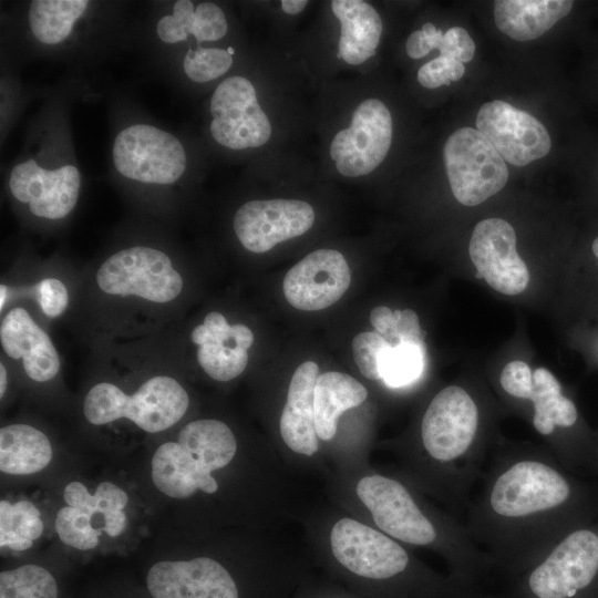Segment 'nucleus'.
<instances>
[{
  "label": "nucleus",
  "instance_id": "dca6fc26",
  "mask_svg": "<svg viewBox=\"0 0 598 598\" xmlns=\"http://www.w3.org/2000/svg\"><path fill=\"white\" fill-rule=\"evenodd\" d=\"M350 282L351 272L343 255L333 249H318L287 271L282 289L296 309L317 311L337 302Z\"/></svg>",
  "mask_w": 598,
  "mask_h": 598
},
{
  "label": "nucleus",
  "instance_id": "09e8293b",
  "mask_svg": "<svg viewBox=\"0 0 598 598\" xmlns=\"http://www.w3.org/2000/svg\"><path fill=\"white\" fill-rule=\"evenodd\" d=\"M321 598H346V597L339 596V595H331V596H323Z\"/></svg>",
  "mask_w": 598,
  "mask_h": 598
},
{
  "label": "nucleus",
  "instance_id": "9d476101",
  "mask_svg": "<svg viewBox=\"0 0 598 598\" xmlns=\"http://www.w3.org/2000/svg\"><path fill=\"white\" fill-rule=\"evenodd\" d=\"M392 141V117L383 102L365 100L355 109L351 125L338 132L330 146L338 172L347 177L367 175L385 158Z\"/></svg>",
  "mask_w": 598,
  "mask_h": 598
},
{
  "label": "nucleus",
  "instance_id": "412c9836",
  "mask_svg": "<svg viewBox=\"0 0 598 598\" xmlns=\"http://www.w3.org/2000/svg\"><path fill=\"white\" fill-rule=\"evenodd\" d=\"M152 480L157 489L173 498H187L198 488L208 494L218 488L212 474L177 441L163 443L155 451Z\"/></svg>",
  "mask_w": 598,
  "mask_h": 598
},
{
  "label": "nucleus",
  "instance_id": "423d86ee",
  "mask_svg": "<svg viewBox=\"0 0 598 598\" xmlns=\"http://www.w3.org/2000/svg\"><path fill=\"white\" fill-rule=\"evenodd\" d=\"M189 406L184 386L173 377L156 374L145 379L133 393L117 384H94L83 401V414L93 425L126 419L148 433L165 431L176 424Z\"/></svg>",
  "mask_w": 598,
  "mask_h": 598
},
{
  "label": "nucleus",
  "instance_id": "37998d69",
  "mask_svg": "<svg viewBox=\"0 0 598 598\" xmlns=\"http://www.w3.org/2000/svg\"><path fill=\"white\" fill-rule=\"evenodd\" d=\"M307 4L306 0H281V9L288 14H298Z\"/></svg>",
  "mask_w": 598,
  "mask_h": 598
},
{
  "label": "nucleus",
  "instance_id": "aec40b11",
  "mask_svg": "<svg viewBox=\"0 0 598 598\" xmlns=\"http://www.w3.org/2000/svg\"><path fill=\"white\" fill-rule=\"evenodd\" d=\"M319 368L313 361L301 363L295 371L280 416V434L296 453L311 456L318 450L313 392Z\"/></svg>",
  "mask_w": 598,
  "mask_h": 598
},
{
  "label": "nucleus",
  "instance_id": "e433bc0d",
  "mask_svg": "<svg viewBox=\"0 0 598 598\" xmlns=\"http://www.w3.org/2000/svg\"><path fill=\"white\" fill-rule=\"evenodd\" d=\"M465 72L463 63L446 56L435 58L417 72L419 83L426 89H436L442 85H450L453 81H458Z\"/></svg>",
  "mask_w": 598,
  "mask_h": 598
},
{
  "label": "nucleus",
  "instance_id": "2eb2a0df",
  "mask_svg": "<svg viewBox=\"0 0 598 598\" xmlns=\"http://www.w3.org/2000/svg\"><path fill=\"white\" fill-rule=\"evenodd\" d=\"M145 584L151 598H243L234 575L210 557L155 563Z\"/></svg>",
  "mask_w": 598,
  "mask_h": 598
},
{
  "label": "nucleus",
  "instance_id": "39448f33",
  "mask_svg": "<svg viewBox=\"0 0 598 598\" xmlns=\"http://www.w3.org/2000/svg\"><path fill=\"white\" fill-rule=\"evenodd\" d=\"M499 598H598V516L558 539Z\"/></svg>",
  "mask_w": 598,
  "mask_h": 598
},
{
  "label": "nucleus",
  "instance_id": "f257e3e1",
  "mask_svg": "<svg viewBox=\"0 0 598 598\" xmlns=\"http://www.w3.org/2000/svg\"><path fill=\"white\" fill-rule=\"evenodd\" d=\"M597 516L598 487L550 452L518 447L491 457L465 526L509 581L569 530Z\"/></svg>",
  "mask_w": 598,
  "mask_h": 598
},
{
  "label": "nucleus",
  "instance_id": "b1692460",
  "mask_svg": "<svg viewBox=\"0 0 598 598\" xmlns=\"http://www.w3.org/2000/svg\"><path fill=\"white\" fill-rule=\"evenodd\" d=\"M313 395L318 437L329 441L337 433L339 416L344 411L363 403L368 391L351 375L329 371L318 375Z\"/></svg>",
  "mask_w": 598,
  "mask_h": 598
},
{
  "label": "nucleus",
  "instance_id": "a18cd8bd",
  "mask_svg": "<svg viewBox=\"0 0 598 598\" xmlns=\"http://www.w3.org/2000/svg\"><path fill=\"white\" fill-rule=\"evenodd\" d=\"M8 299H9V288H8L7 285L1 283V286H0V309H1V312H2L3 308L6 307Z\"/></svg>",
  "mask_w": 598,
  "mask_h": 598
},
{
  "label": "nucleus",
  "instance_id": "9b49d317",
  "mask_svg": "<svg viewBox=\"0 0 598 598\" xmlns=\"http://www.w3.org/2000/svg\"><path fill=\"white\" fill-rule=\"evenodd\" d=\"M210 133L215 141L231 150L264 145L271 125L259 106L254 85L243 76L223 81L210 100Z\"/></svg>",
  "mask_w": 598,
  "mask_h": 598
},
{
  "label": "nucleus",
  "instance_id": "0eeeda50",
  "mask_svg": "<svg viewBox=\"0 0 598 598\" xmlns=\"http://www.w3.org/2000/svg\"><path fill=\"white\" fill-rule=\"evenodd\" d=\"M93 281L104 298L148 307L173 305L184 289V278L172 258L141 245L110 255L95 270Z\"/></svg>",
  "mask_w": 598,
  "mask_h": 598
},
{
  "label": "nucleus",
  "instance_id": "de8ad7c7",
  "mask_svg": "<svg viewBox=\"0 0 598 598\" xmlns=\"http://www.w3.org/2000/svg\"><path fill=\"white\" fill-rule=\"evenodd\" d=\"M592 252L598 258V237L592 243Z\"/></svg>",
  "mask_w": 598,
  "mask_h": 598
},
{
  "label": "nucleus",
  "instance_id": "ea45409f",
  "mask_svg": "<svg viewBox=\"0 0 598 598\" xmlns=\"http://www.w3.org/2000/svg\"><path fill=\"white\" fill-rule=\"evenodd\" d=\"M370 322L391 347L400 342L395 332V316L389 307L379 306L371 310Z\"/></svg>",
  "mask_w": 598,
  "mask_h": 598
},
{
  "label": "nucleus",
  "instance_id": "58836bf2",
  "mask_svg": "<svg viewBox=\"0 0 598 598\" xmlns=\"http://www.w3.org/2000/svg\"><path fill=\"white\" fill-rule=\"evenodd\" d=\"M395 332L400 342L425 346V331L422 330L419 317L412 309L395 310Z\"/></svg>",
  "mask_w": 598,
  "mask_h": 598
},
{
  "label": "nucleus",
  "instance_id": "4c0bfd02",
  "mask_svg": "<svg viewBox=\"0 0 598 598\" xmlns=\"http://www.w3.org/2000/svg\"><path fill=\"white\" fill-rule=\"evenodd\" d=\"M439 50L441 56L465 63L473 59L475 43L465 29L453 27L443 34Z\"/></svg>",
  "mask_w": 598,
  "mask_h": 598
},
{
  "label": "nucleus",
  "instance_id": "5701e85b",
  "mask_svg": "<svg viewBox=\"0 0 598 598\" xmlns=\"http://www.w3.org/2000/svg\"><path fill=\"white\" fill-rule=\"evenodd\" d=\"M569 0H498L494 3L496 27L517 41L533 40L548 31L573 8Z\"/></svg>",
  "mask_w": 598,
  "mask_h": 598
},
{
  "label": "nucleus",
  "instance_id": "c756f323",
  "mask_svg": "<svg viewBox=\"0 0 598 598\" xmlns=\"http://www.w3.org/2000/svg\"><path fill=\"white\" fill-rule=\"evenodd\" d=\"M425 346L401 342L383 351L379 361L380 380L391 389L415 383L425 364Z\"/></svg>",
  "mask_w": 598,
  "mask_h": 598
},
{
  "label": "nucleus",
  "instance_id": "79ce46f5",
  "mask_svg": "<svg viewBox=\"0 0 598 598\" xmlns=\"http://www.w3.org/2000/svg\"><path fill=\"white\" fill-rule=\"evenodd\" d=\"M103 516V530L110 536H117L123 533L126 526V516L123 511H113L105 513Z\"/></svg>",
  "mask_w": 598,
  "mask_h": 598
},
{
  "label": "nucleus",
  "instance_id": "7ed1b4c3",
  "mask_svg": "<svg viewBox=\"0 0 598 598\" xmlns=\"http://www.w3.org/2000/svg\"><path fill=\"white\" fill-rule=\"evenodd\" d=\"M420 446L432 487L457 512L468 506L486 458L482 411L474 395L456 384L440 390L422 415Z\"/></svg>",
  "mask_w": 598,
  "mask_h": 598
},
{
  "label": "nucleus",
  "instance_id": "bb28decb",
  "mask_svg": "<svg viewBox=\"0 0 598 598\" xmlns=\"http://www.w3.org/2000/svg\"><path fill=\"white\" fill-rule=\"evenodd\" d=\"M177 442L188 450L209 474L229 464L237 451L236 437L230 427L213 419L187 423L179 431Z\"/></svg>",
  "mask_w": 598,
  "mask_h": 598
},
{
  "label": "nucleus",
  "instance_id": "a19ab883",
  "mask_svg": "<svg viewBox=\"0 0 598 598\" xmlns=\"http://www.w3.org/2000/svg\"><path fill=\"white\" fill-rule=\"evenodd\" d=\"M405 50L410 58L420 59L425 56L432 48L430 47L422 30L413 31L406 40Z\"/></svg>",
  "mask_w": 598,
  "mask_h": 598
},
{
  "label": "nucleus",
  "instance_id": "a878e982",
  "mask_svg": "<svg viewBox=\"0 0 598 598\" xmlns=\"http://www.w3.org/2000/svg\"><path fill=\"white\" fill-rule=\"evenodd\" d=\"M52 458L48 436L29 424H9L0 430V470L28 475L43 470Z\"/></svg>",
  "mask_w": 598,
  "mask_h": 598
},
{
  "label": "nucleus",
  "instance_id": "4be33fe9",
  "mask_svg": "<svg viewBox=\"0 0 598 598\" xmlns=\"http://www.w3.org/2000/svg\"><path fill=\"white\" fill-rule=\"evenodd\" d=\"M331 9L341 24L337 58L357 65L374 55L382 33L377 10L362 0H333Z\"/></svg>",
  "mask_w": 598,
  "mask_h": 598
},
{
  "label": "nucleus",
  "instance_id": "8fccbe9b",
  "mask_svg": "<svg viewBox=\"0 0 598 598\" xmlns=\"http://www.w3.org/2000/svg\"><path fill=\"white\" fill-rule=\"evenodd\" d=\"M227 52H228L230 55H233V54H234V49H233L231 47H229V48L227 49Z\"/></svg>",
  "mask_w": 598,
  "mask_h": 598
},
{
  "label": "nucleus",
  "instance_id": "7c9ffc66",
  "mask_svg": "<svg viewBox=\"0 0 598 598\" xmlns=\"http://www.w3.org/2000/svg\"><path fill=\"white\" fill-rule=\"evenodd\" d=\"M0 598H59V586L48 569L27 564L1 571Z\"/></svg>",
  "mask_w": 598,
  "mask_h": 598
},
{
  "label": "nucleus",
  "instance_id": "f704fd0d",
  "mask_svg": "<svg viewBox=\"0 0 598 598\" xmlns=\"http://www.w3.org/2000/svg\"><path fill=\"white\" fill-rule=\"evenodd\" d=\"M391 347L377 331L358 333L352 340V354L360 372L368 379L379 380V361L385 349Z\"/></svg>",
  "mask_w": 598,
  "mask_h": 598
},
{
  "label": "nucleus",
  "instance_id": "ddd939ff",
  "mask_svg": "<svg viewBox=\"0 0 598 598\" xmlns=\"http://www.w3.org/2000/svg\"><path fill=\"white\" fill-rule=\"evenodd\" d=\"M476 127L503 159L515 166H525L550 151L546 127L529 113L504 101L483 104L476 116Z\"/></svg>",
  "mask_w": 598,
  "mask_h": 598
},
{
  "label": "nucleus",
  "instance_id": "6e6552de",
  "mask_svg": "<svg viewBox=\"0 0 598 598\" xmlns=\"http://www.w3.org/2000/svg\"><path fill=\"white\" fill-rule=\"evenodd\" d=\"M444 163L452 193L465 206H476L504 188L505 161L477 130L462 127L446 140Z\"/></svg>",
  "mask_w": 598,
  "mask_h": 598
},
{
  "label": "nucleus",
  "instance_id": "49530a36",
  "mask_svg": "<svg viewBox=\"0 0 598 598\" xmlns=\"http://www.w3.org/2000/svg\"><path fill=\"white\" fill-rule=\"evenodd\" d=\"M592 473L598 474V437L594 439Z\"/></svg>",
  "mask_w": 598,
  "mask_h": 598
},
{
  "label": "nucleus",
  "instance_id": "f8f14e48",
  "mask_svg": "<svg viewBox=\"0 0 598 598\" xmlns=\"http://www.w3.org/2000/svg\"><path fill=\"white\" fill-rule=\"evenodd\" d=\"M468 254L476 277L496 291L515 296L526 289L529 272L517 254L515 230L508 221L496 217L481 220L470 239Z\"/></svg>",
  "mask_w": 598,
  "mask_h": 598
},
{
  "label": "nucleus",
  "instance_id": "72a5a7b5",
  "mask_svg": "<svg viewBox=\"0 0 598 598\" xmlns=\"http://www.w3.org/2000/svg\"><path fill=\"white\" fill-rule=\"evenodd\" d=\"M233 58L227 50L199 48L188 50L183 62L184 72L194 82L205 83L226 73Z\"/></svg>",
  "mask_w": 598,
  "mask_h": 598
},
{
  "label": "nucleus",
  "instance_id": "a211bd4d",
  "mask_svg": "<svg viewBox=\"0 0 598 598\" xmlns=\"http://www.w3.org/2000/svg\"><path fill=\"white\" fill-rule=\"evenodd\" d=\"M189 339L203 371L213 380L226 382L247 368L254 333L246 324H230L223 313L210 311L193 328Z\"/></svg>",
  "mask_w": 598,
  "mask_h": 598
},
{
  "label": "nucleus",
  "instance_id": "cd10ccee",
  "mask_svg": "<svg viewBox=\"0 0 598 598\" xmlns=\"http://www.w3.org/2000/svg\"><path fill=\"white\" fill-rule=\"evenodd\" d=\"M87 4L85 0H34L29 8L31 32L41 43H60L69 37Z\"/></svg>",
  "mask_w": 598,
  "mask_h": 598
},
{
  "label": "nucleus",
  "instance_id": "2f4dec72",
  "mask_svg": "<svg viewBox=\"0 0 598 598\" xmlns=\"http://www.w3.org/2000/svg\"><path fill=\"white\" fill-rule=\"evenodd\" d=\"M63 497L68 506L75 507L91 516L122 511L128 502L127 494L111 482L99 484L91 495L80 482H71L64 487Z\"/></svg>",
  "mask_w": 598,
  "mask_h": 598
},
{
  "label": "nucleus",
  "instance_id": "393cba45",
  "mask_svg": "<svg viewBox=\"0 0 598 598\" xmlns=\"http://www.w3.org/2000/svg\"><path fill=\"white\" fill-rule=\"evenodd\" d=\"M159 39L166 43H177L193 34L197 42L216 41L227 32V21L223 10L213 2H202L196 8L189 0L174 3L173 14L164 16L156 25Z\"/></svg>",
  "mask_w": 598,
  "mask_h": 598
},
{
  "label": "nucleus",
  "instance_id": "20e7f679",
  "mask_svg": "<svg viewBox=\"0 0 598 598\" xmlns=\"http://www.w3.org/2000/svg\"><path fill=\"white\" fill-rule=\"evenodd\" d=\"M499 385L506 395L529 405L533 427L564 467L577 475L592 473L594 439L579 432L577 406L550 371H532L527 363L512 361L502 370Z\"/></svg>",
  "mask_w": 598,
  "mask_h": 598
},
{
  "label": "nucleus",
  "instance_id": "473e14b6",
  "mask_svg": "<svg viewBox=\"0 0 598 598\" xmlns=\"http://www.w3.org/2000/svg\"><path fill=\"white\" fill-rule=\"evenodd\" d=\"M55 530L68 546L80 550L95 548L101 529L92 525V516L72 506L62 507L55 517Z\"/></svg>",
  "mask_w": 598,
  "mask_h": 598
},
{
  "label": "nucleus",
  "instance_id": "c03bdc74",
  "mask_svg": "<svg viewBox=\"0 0 598 598\" xmlns=\"http://www.w3.org/2000/svg\"><path fill=\"white\" fill-rule=\"evenodd\" d=\"M8 386V371L4 362H0V396L3 398Z\"/></svg>",
  "mask_w": 598,
  "mask_h": 598
},
{
  "label": "nucleus",
  "instance_id": "4468645a",
  "mask_svg": "<svg viewBox=\"0 0 598 598\" xmlns=\"http://www.w3.org/2000/svg\"><path fill=\"white\" fill-rule=\"evenodd\" d=\"M315 221V210L298 199L245 203L234 216V230L249 251L262 254L277 244L301 236Z\"/></svg>",
  "mask_w": 598,
  "mask_h": 598
},
{
  "label": "nucleus",
  "instance_id": "6ab92c4d",
  "mask_svg": "<svg viewBox=\"0 0 598 598\" xmlns=\"http://www.w3.org/2000/svg\"><path fill=\"white\" fill-rule=\"evenodd\" d=\"M0 344L7 358L20 362L34 382H49L60 372L61 360L53 341L25 308L13 307L2 317Z\"/></svg>",
  "mask_w": 598,
  "mask_h": 598
},
{
  "label": "nucleus",
  "instance_id": "f03ea898",
  "mask_svg": "<svg viewBox=\"0 0 598 598\" xmlns=\"http://www.w3.org/2000/svg\"><path fill=\"white\" fill-rule=\"evenodd\" d=\"M357 494L384 534L412 546L435 548L446 559L453 579L485 590L484 581L496 567L465 524L425 511L409 487L393 477L365 476L359 481Z\"/></svg>",
  "mask_w": 598,
  "mask_h": 598
},
{
  "label": "nucleus",
  "instance_id": "1a4fd4ad",
  "mask_svg": "<svg viewBox=\"0 0 598 598\" xmlns=\"http://www.w3.org/2000/svg\"><path fill=\"white\" fill-rule=\"evenodd\" d=\"M117 172L150 184H172L185 172L186 154L182 143L155 126L137 124L118 133L113 145Z\"/></svg>",
  "mask_w": 598,
  "mask_h": 598
},
{
  "label": "nucleus",
  "instance_id": "f3484780",
  "mask_svg": "<svg viewBox=\"0 0 598 598\" xmlns=\"http://www.w3.org/2000/svg\"><path fill=\"white\" fill-rule=\"evenodd\" d=\"M80 186L76 167L45 169L34 159L16 165L9 178L14 198L27 204L31 214L45 219L66 217L78 203Z\"/></svg>",
  "mask_w": 598,
  "mask_h": 598
},
{
  "label": "nucleus",
  "instance_id": "c85d7f7f",
  "mask_svg": "<svg viewBox=\"0 0 598 598\" xmlns=\"http://www.w3.org/2000/svg\"><path fill=\"white\" fill-rule=\"evenodd\" d=\"M43 532L39 509L30 502H0V546L25 550Z\"/></svg>",
  "mask_w": 598,
  "mask_h": 598
},
{
  "label": "nucleus",
  "instance_id": "c9c22d12",
  "mask_svg": "<svg viewBox=\"0 0 598 598\" xmlns=\"http://www.w3.org/2000/svg\"><path fill=\"white\" fill-rule=\"evenodd\" d=\"M35 301L42 315L58 318L69 306L70 296L66 285L56 277L40 279L32 288Z\"/></svg>",
  "mask_w": 598,
  "mask_h": 598
}]
</instances>
